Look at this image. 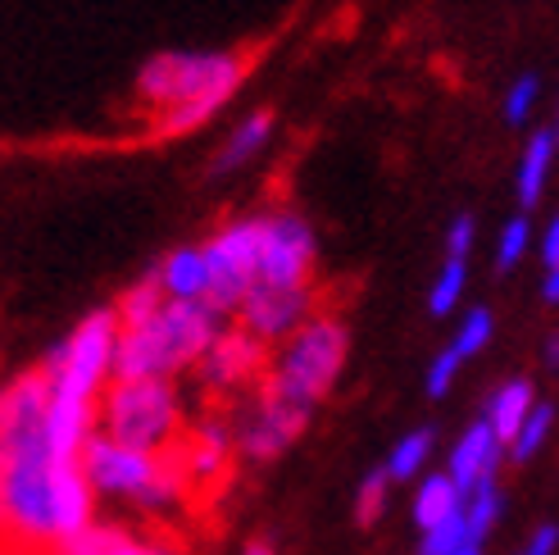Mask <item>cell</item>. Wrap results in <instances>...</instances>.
<instances>
[{
    "mask_svg": "<svg viewBox=\"0 0 559 555\" xmlns=\"http://www.w3.org/2000/svg\"><path fill=\"white\" fill-rule=\"evenodd\" d=\"M50 374L33 369L0 392V538L60 551L55 533V451H50Z\"/></svg>",
    "mask_w": 559,
    "mask_h": 555,
    "instance_id": "6da1fadb",
    "label": "cell"
},
{
    "mask_svg": "<svg viewBox=\"0 0 559 555\" xmlns=\"http://www.w3.org/2000/svg\"><path fill=\"white\" fill-rule=\"evenodd\" d=\"M246 78L237 50H159L136 73V101L155 109V137H182L210 123Z\"/></svg>",
    "mask_w": 559,
    "mask_h": 555,
    "instance_id": "7a4b0ae2",
    "label": "cell"
},
{
    "mask_svg": "<svg viewBox=\"0 0 559 555\" xmlns=\"http://www.w3.org/2000/svg\"><path fill=\"white\" fill-rule=\"evenodd\" d=\"M218 338H223V315L210 300H164L155 319L119 332L115 382L169 378L187 365H201Z\"/></svg>",
    "mask_w": 559,
    "mask_h": 555,
    "instance_id": "3957f363",
    "label": "cell"
},
{
    "mask_svg": "<svg viewBox=\"0 0 559 555\" xmlns=\"http://www.w3.org/2000/svg\"><path fill=\"white\" fill-rule=\"evenodd\" d=\"M100 424L105 433L132 451H169L178 441V392L169 378H136V382H109L100 397Z\"/></svg>",
    "mask_w": 559,
    "mask_h": 555,
    "instance_id": "277c9868",
    "label": "cell"
},
{
    "mask_svg": "<svg viewBox=\"0 0 559 555\" xmlns=\"http://www.w3.org/2000/svg\"><path fill=\"white\" fill-rule=\"evenodd\" d=\"M342 365H346V328L323 315V319H310L287 342L283 359L273 365L264 387H273L277 397H287L305 410H314V401H323L328 387L337 382Z\"/></svg>",
    "mask_w": 559,
    "mask_h": 555,
    "instance_id": "5b68a950",
    "label": "cell"
},
{
    "mask_svg": "<svg viewBox=\"0 0 559 555\" xmlns=\"http://www.w3.org/2000/svg\"><path fill=\"white\" fill-rule=\"evenodd\" d=\"M119 310H96L87 315L73 338L60 342L50 355H46V374H50V387L55 392H73V397H96L100 382L115 374V346H119Z\"/></svg>",
    "mask_w": 559,
    "mask_h": 555,
    "instance_id": "8992f818",
    "label": "cell"
},
{
    "mask_svg": "<svg viewBox=\"0 0 559 555\" xmlns=\"http://www.w3.org/2000/svg\"><path fill=\"white\" fill-rule=\"evenodd\" d=\"M260 241H264V214L250 219H233L223 224L201 251H205V269H210V292L205 300L218 315H233L246 305V296L260 283Z\"/></svg>",
    "mask_w": 559,
    "mask_h": 555,
    "instance_id": "52a82bcc",
    "label": "cell"
},
{
    "mask_svg": "<svg viewBox=\"0 0 559 555\" xmlns=\"http://www.w3.org/2000/svg\"><path fill=\"white\" fill-rule=\"evenodd\" d=\"M314 278V233L300 214H264L260 241V283L264 287H310Z\"/></svg>",
    "mask_w": 559,
    "mask_h": 555,
    "instance_id": "ba28073f",
    "label": "cell"
},
{
    "mask_svg": "<svg viewBox=\"0 0 559 555\" xmlns=\"http://www.w3.org/2000/svg\"><path fill=\"white\" fill-rule=\"evenodd\" d=\"M305 424H310V410L287 401V397H277L273 387L260 382L255 405H250L246 420L237 424V441H241V451L250 460H277L305 433Z\"/></svg>",
    "mask_w": 559,
    "mask_h": 555,
    "instance_id": "9c48e42d",
    "label": "cell"
},
{
    "mask_svg": "<svg viewBox=\"0 0 559 555\" xmlns=\"http://www.w3.org/2000/svg\"><path fill=\"white\" fill-rule=\"evenodd\" d=\"M310 310H314V296L310 287H264L255 283V292L246 296L241 305V328H250L260 342H283V338H296V332L310 323Z\"/></svg>",
    "mask_w": 559,
    "mask_h": 555,
    "instance_id": "30bf717a",
    "label": "cell"
},
{
    "mask_svg": "<svg viewBox=\"0 0 559 555\" xmlns=\"http://www.w3.org/2000/svg\"><path fill=\"white\" fill-rule=\"evenodd\" d=\"M264 351H269V342H260L250 328H233L205 351L201 374L210 387H241L264 374Z\"/></svg>",
    "mask_w": 559,
    "mask_h": 555,
    "instance_id": "8fae6325",
    "label": "cell"
},
{
    "mask_svg": "<svg viewBox=\"0 0 559 555\" xmlns=\"http://www.w3.org/2000/svg\"><path fill=\"white\" fill-rule=\"evenodd\" d=\"M500 447H506V441H500V437L491 433V424H487V420H478V424H473V428L455 441V451H451V464H445V474H451V483H455L464 496L483 492V487H491V483H496Z\"/></svg>",
    "mask_w": 559,
    "mask_h": 555,
    "instance_id": "7c38bea8",
    "label": "cell"
},
{
    "mask_svg": "<svg viewBox=\"0 0 559 555\" xmlns=\"http://www.w3.org/2000/svg\"><path fill=\"white\" fill-rule=\"evenodd\" d=\"M92 479L87 469H82V460H55V533H60V546L82 538L92 529Z\"/></svg>",
    "mask_w": 559,
    "mask_h": 555,
    "instance_id": "4fadbf2b",
    "label": "cell"
},
{
    "mask_svg": "<svg viewBox=\"0 0 559 555\" xmlns=\"http://www.w3.org/2000/svg\"><path fill=\"white\" fill-rule=\"evenodd\" d=\"M269 137H273V115L269 109H255V115H246L233 132H228V142H223L210 160V178H223V174H233L241 169V164H250L264 146H269Z\"/></svg>",
    "mask_w": 559,
    "mask_h": 555,
    "instance_id": "5bb4252c",
    "label": "cell"
},
{
    "mask_svg": "<svg viewBox=\"0 0 559 555\" xmlns=\"http://www.w3.org/2000/svg\"><path fill=\"white\" fill-rule=\"evenodd\" d=\"M159 287H164V296H169V300H205L210 269H205V251H201V246H178V251L164 256Z\"/></svg>",
    "mask_w": 559,
    "mask_h": 555,
    "instance_id": "9a60e30c",
    "label": "cell"
},
{
    "mask_svg": "<svg viewBox=\"0 0 559 555\" xmlns=\"http://www.w3.org/2000/svg\"><path fill=\"white\" fill-rule=\"evenodd\" d=\"M555 128H542L527 137V146L519 155V174H514V191H519V205L533 210L546 191V178H550V164H555Z\"/></svg>",
    "mask_w": 559,
    "mask_h": 555,
    "instance_id": "2e32d148",
    "label": "cell"
},
{
    "mask_svg": "<svg viewBox=\"0 0 559 555\" xmlns=\"http://www.w3.org/2000/svg\"><path fill=\"white\" fill-rule=\"evenodd\" d=\"M533 405H537V397H533V382H527V378H510L506 387H496L491 401H487L491 433L510 447V441L519 437V428H523V420L533 414Z\"/></svg>",
    "mask_w": 559,
    "mask_h": 555,
    "instance_id": "e0dca14e",
    "label": "cell"
},
{
    "mask_svg": "<svg viewBox=\"0 0 559 555\" xmlns=\"http://www.w3.org/2000/svg\"><path fill=\"white\" fill-rule=\"evenodd\" d=\"M464 501H468V496L451 483V474H445V469H441V474H428L424 487H418V496H414V523H418L424 533H432L437 523H445Z\"/></svg>",
    "mask_w": 559,
    "mask_h": 555,
    "instance_id": "ac0fdd59",
    "label": "cell"
},
{
    "mask_svg": "<svg viewBox=\"0 0 559 555\" xmlns=\"http://www.w3.org/2000/svg\"><path fill=\"white\" fill-rule=\"evenodd\" d=\"M55 555H169V551L146 546V542H132L123 529H109V523H92L87 533L64 542Z\"/></svg>",
    "mask_w": 559,
    "mask_h": 555,
    "instance_id": "d6986e66",
    "label": "cell"
},
{
    "mask_svg": "<svg viewBox=\"0 0 559 555\" xmlns=\"http://www.w3.org/2000/svg\"><path fill=\"white\" fill-rule=\"evenodd\" d=\"M164 287H159V273H151L146 283H136V287H128L123 296H119V323L123 328H132V323H146V319H155L159 310H164Z\"/></svg>",
    "mask_w": 559,
    "mask_h": 555,
    "instance_id": "ffe728a7",
    "label": "cell"
},
{
    "mask_svg": "<svg viewBox=\"0 0 559 555\" xmlns=\"http://www.w3.org/2000/svg\"><path fill=\"white\" fill-rule=\"evenodd\" d=\"M432 428H414V433H405L401 441H396V451H391V460H386V474H391V483H405L409 474H418L424 469V460H428V451H432Z\"/></svg>",
    "mask_w": 559,
    "mask_h": 555,
    "instance_id": "44dd1931",
    "label": "cell"
},
{
    "mask_svg": "<svg viewBox=\"0 0 559 555\" xmlns=\"http://www.w3.org/2000/svg\"><path fill=\"white\" fill-rule=\"evenodd\" d=\"M468 542H478V538H473V529H468V501H464L445 523H437L432 533H424V542H418V555H455Z\"/></svg>",
    "mask_w": 559,
    "mask_h": 555,
    "instance_id": "7402d4cb",
    "label": "cell"
},
{
    "mask_svg": "<svg viewBox=\"0 0 559 555\" xmlns=\"http://www.w3.org/2000/svg\"><path fill=\"white\" fill-rule=\"evenodd\" d=\"M550 428H555V405H546V401H537L533 405V414L523 420V428H519V437L510 441V456L523 464V460H533L537 451H542V441L550 437Z\"/></svg>",
    "mask_w": 559,
    "mask_h": 555,
    "instance_id": "603a6c76",
    "label": "cell"
},
{
    "mask_svg": "<svg viewBox=\"0 0 559 555\" xmlns=\"http://www.w3.org/2000/svg\"><path fill=\"white\" fill-rule=\"evenodd\" d=\"M537 96H542V78L537 73H519L510 82V92H506V123H527L533 119V109H537Z\"/></svg>",
    "mask_w": 559,
    "mask_h": 555,
    "instance_id": "cb8c5ba5",
    "label": "cell"
},
{
    "mask_svg": "<svg viewBox=\"0 0 559 555\" xmlns=\"http://www.w3.org/2000/svg\"><path fill=\"white\" fill-rule=\"evenodd\" d=\"M460 296H464V260H445L437 287H432V296H428V310H432L437 319H445V315H451L455 305H460Z\"/></svg>",
    "mask_w": 559,
    "mask_h": 555,
    "instance_id": "d4e9b609",
    "label": "cell"
},
{
    "mask_svg": "<svg viewBox=\"0 0 559 555\" xmlns=\"http://www.w3.org/2000/svg\"><path fill=\"white\" fill-rule=\"evenodd\" d=\"M527 241H533V224H527V214L510 219L506 233H500V241H496V269H500V273L514 269V264L523 260V251H527Z\"/></svg>",
    "mask_w": 559,
    "mask_h": 555,
    "instance_id": "484cf974",
    "label": "cell"
},
{
    "mask_svg": "<svg viewBox=\"0 0 559 555\" xmlns=\"http://www.w3.org/2000/svg\"><path fill=\"white\" fill-rule=\"evenodd\" d=\"M491 328H496V319H491V310H483V305H478V310H468L464 315V323H460V332H455V351L468 359V355H478L487 342H491Z\"/></svg>",
    "mask_w": 559,
    "mask_h": 555,
    "instance_id": "4316f807",
    "label": "cell"
},
{
    "mask_svg": "<svg viewBox=\"0 0 559 555\" xmlns=\"http://www.w3.org/2000/svg\"><path fill=\"white\" fill-rule=\"evenodd\" d=\"M500 519V492H496V483L491 487H483V492H473L468 496V529H473V538H487L491 533V523Z\"/></svg>",
    "mask_w": 559,
    "mask_h": 555,
    "instance_id": "83f0119b",
    "label": "cell"
},
{
    "mask_svg": "<svg viewBox=\"0 0 559 555\" xmlns=\"http://www.w3.org/2000/svg\"><path fill=\"white\" fill-rule=\"evenodd\" d=\"M386 483H391V474L386 469H373V474L365 479V487H359V523H373L378 515H382V506H386Z\"/></svg>",
    "mask_w": 559,
    "mask_h": 555,
    "instance_id": "f1b7e54d",
    "label": "cell"
},
{
    "mask_svg": "<svg viewBox=\"0 0 559 555\" xmlns=\"http://www.w3.org/2000/svg\"><path fill=\"white\" fill-rule=\"evenodd\" d=\"M460 365H464V355L455 346H445L428 369V397H445V387H451V378L460 374Z\"/></svg>",
    "mask_w": 559,
    "mask_h": 555,
    "instance_id": "f546056e",
    "label": "cell"
},
{
    "mask_svg": "<svg viewBox=\"0 0 559 555\" xmlns=\"http://www.w3.org/2000/svg\"><path fill=\"white\" fill-rule=\"evenodd\" d=\"M473 251V214H455L451 233H445V260H468Z\"/></svg>",
    "mask_w": 559,
    "mask_h": 555,
    "instance_id": "4dcf8cb0",
    "label": "cell"
},
{
    "mask_svg": "<svg viewBox=\"0 0 559 555\" xmlns=\"http://www.w3.org/2000/svg\"><path fill=\"white\" fill-rule=\"evenodd\" d=\"M555 546H559V529L555 523H542V529L533 533V542L523 546V555H555Z\"/></svg>",
    "mask_w": 559,
    "mask_h": 555,
    "instance_id": "1f68e13d",
    "label": "cell"
},
{
    "mask_svg": "<svg viewBox=\"0 0 559 555\" xmlns=\"http://www.w3.org/2000/svg\"><path fill=\"white\" fill-rule=\"evenodd\" d=\"M542 260H546V269H559V214L550 219V228L542 237Z\"/></svg>",
    "mask_w": 559,
    "mask_h": 555,
    "instance_id": "d6a6232c",
    "label": "cell"
},
{
    "mask_svg": "<svg viewBox=\"0 0 559 555\" xmlns=\"http://www.w3.org/2000/svg\"><path fill=\"white\" fill-rule=\"evenodd\" d=\"M542 296L550 305H559V269H546V283H542Z\"/></svg>",
    "mask_w": 559,
    "mask_h": 555,
    "instance_id": "836d02e7",
    "label": "cell"
},
{
    "mask_svg": "<svg viewBox=\"0 0 559 555\" xmlns=\"http://www.w3.org/2000/svg\"><path fill=\"white\" fill-rule=\"evenodd\" d=\"M546 359H550V365H559V332H555L550 346H546Z\"/></svg>",
    "mask_w": 559,
    "mask_h": 555,
    "instance_id": "e575fe53",
    "label": "cell"
},
{
    "mask_svg": "<svg viewBox=\"0 0 559 555\" xmlns=\"http://www.w3.org/2000/svg\"><path fill=\"white\" fill-rule=\"evenodd\" d=\"M246 555H273V546H269V542H250Z\"/></svg>",
    "mask_w": 559,
    "mask_h": 555,
    "instance_id": "d590c367",
    "label": "cell"
},
{
    "mask_svg": "<svg viewBox=\"0 0 559 555\" xmlns=\"http://www.w3.org/2000/svg\"><path fill=\"white\" fill-rule=\"evenodd\" d=\"M455 555H483V542H468L464 551H455Z\"/></svg>",
    "mask_w": 559,
    "mask_h": 555,
    "instance_id": "8d00e7d4",
    "label": "cell"
},
{
    "mask_svg": "<svg viewBox=\"0 0 559 555\" xmlns=\"http://www.w3.org/2000/svg\"><path fill=\"white\" fill-rule=\"evenodd\" d=\"M555 142H559V119H555Z\"/></svg>",
    "mask_w": 559,
    "mask_h": 555,
    "instance_id": "74e56055",
    "label": "cell"
},
{
    "mask_svg": "<svg viewBox=\"0 0 559 555\" xmlns=\"http://www.w3.org/2000/svg\"><path fill=\"white\" fill-rule=\"evenodd\" d=\"M0 555H5V551H0Z\"/></svg>",
    "mask_w": 559,
    "mask_h": 555,
    "instance_id": "f35d334b",
    "label": "cell"
}]
</instances>
